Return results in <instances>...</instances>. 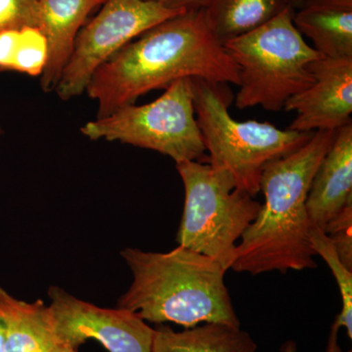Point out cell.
<instances>
[{
    "mask_svg": "<svg viewBox=\"0 0 352 352\" xmlns=\"http://www.w3.org/2000/svg\"><path fill=\"white\" fill-rule=\"evenodd\" d=\"M294 24L322 57L352 58V9L305 6L294 15Z\"/></svg>",
    "mask_w": 352,
    "mask_h": 352,
    "instance_id": "9a60e30c",
    "label": "cell"
},
{
    "mask_svg": "<svg viewBox=\"0 0 352 352\" xmlns=\"http://www.w3.org/2000/svg\"><path fill=\"white\" fill-rule=\"evenodd\" d=\"M310 242L315 254L321 256L337 282L342 296V310L336 317L335 321L342 327L346 328L349 339L352 338V270L340 261L332 241L327 234L318 227L311 226L309 233Z\"/></svg>",
    "mask_w": 352,
    "mask_h": 352,
    "instance_id": "e0dca14e",
    "label": "cell"
},
{
    "mask_svg": "<svg viewBox=\"0 0 352 352\" xmlns=\"http://www.w3.org/2000/svg\"><path fill=\"white\" fill-rule=\"evenodd\" d=\"M352 205V124L340 127L315 173L307 201L311 226L324 230Z\"/></svg>",
    "mask_w": 352,
    "mask_h": 352,
    "instance_id": "8fae6325",
    "label": "cell"
},
{
    "mask_svg": "<svg viewBox=\"0 0 352 352\" xmlns=\"http://www.w3.org/2000/svg\"><path fill=\"white\" fill-rule=\"evenodd\" d=\"M197 122L208 164L226 170L236 188L252 197L266 164L302 147L314 132L279 129L270 122H238L229 113V100L219 85L192 78Z\"/></svg>",
    "mask_w": 352,
    "mask_h": 352,
    "instance_id": "5b68a950",
    "label": "cell"
},
{
    "mask_svg": "<svg viewBox=\"0 0 352 352\" xmlns=\"http://www.w3.org/2000/svg\"><path fill=\"white\" fill-rule=\"evenodd\" d=\"M22 43V28L0 32V73L15 71Z\"/></svg>",
    "mask_w": 352,
    "mask_h": 352,
    "instance_id": "ffe728a7",
    "label": "cell"
},
{
    "mask_svg": "<svg viewBox=\"0 0 352 352\" xmlns=\"http://www.w3.org/2000/svg\"><path fill=\"white\" fill-rule=\"evenodd\" d=\"M323 231L332 241L340 261L352 270V205L331 221Z\"/></svg>",
    "mask_w": 352,
    "mask_h": 352,
    "instance_id": "d6986e66",
    "label": "cell"
},
{
    "mask_svg": "<svg viewBox=\"0 0 352 352\" xmlns=\"http://www.w3.org/2000/svg\"><path fill=\"white\" fill-rule=\"evenodd\" d=\"M80 131L90 140L119 141L161 153L176 164L208 162L196 119L192 78L175 80L151 103L131 104L90 120Z\"/></svg>",
    "mask_w": 352,
    "mask_h": 352,
    "instance_id": "52a82bcc",
    "label": "cell"
},
{
    "mask_svg": "<svg viewBox=\"0 0 352 352\" xmlns=\"http://www.w3.org/2000/svg\"><path fill=\"white\" fill-rule=\"evenodd\" d=\"M184 13L155 0H105L78 32L55 91L68 101L82 94L92 76L118 51L160 23Z\"/></svg>",
    "mask_w": 352,
    "mask_h": 352,
    "instance_id": "ba28073f",
    "label": "cell"
},
{
    "mask_svg": "<svg viewBox=\"0 0 352 352\" xmlns=\"http://www.w3.org/2000/svg\"><path fill=\"white\" fill-rule=\"evenodd\" d=\"M2 134H3V131H2L1 126H0V138H1Z\"/></svg>",
    "mask_w": 352,
    "mask_h": 352,
    "instance_id": "4316f807",
    "label": "cell"
},
{
    "mask_svg": "<svg viewBox=\"0 0 352 352\" xmlns=\"http://www.w3.org/2000/svg\"><path fill=\"white\" fill-rule=\"evenodd\" d=\"M58 342L75 349L95 340L109 352H152L155 329L124 308H102L59 287L48 291Z\"/></svg>",
    "mask_w": 352,
    "mask_h": 352,
    "instance_id": "9c48e42d",
    "label": "cell"
},
{
    "mask_svg": "<svg viewBox=\"0 0 352 352\" xmlns=\"http://www.w3.org/2000/svg\"><path fill=\"white\" fill-rule=\"evenodd\" d=\"M293 7L249 34L223 44L239 75L235 105L240 110L261 106L271 112L314 82L309 66L321 55L294 24Z\"/></svg>",
    "mask_w": 352,
    "mask_h": 352,
    "instance_id": "277c9868",
    "label": "cell"
},
{
    "mask_svg": "<svg viewBox=\"0 0 352 352\" xmlns=\"http://www.w3.org/2000/svg\"><path fill=\"white\" fill-rule=\"evenodd\" d=\"M0 352H6V321L0 307Z\"/></svg>",
    "mask_w": 352,
    "mask_h": 352,
    "instance_id": "603a6c76",
    "label": "cell"
},
{
    "mask_svg": "<svg viewBox=\"0 0 352 352\" xmlns=\"http://www.w3.org/2000/svg\"><path fill=\"white\" fill-rule=\"evenodd\" d=\"M120 256L133 280L117 307L157 325L193 328L222 323L241 327L224 282L226 270L214 259L182 245L168 252L126 248Z\"/></svg>",
    "mask_w": 352,
    "mask_h": 352,
    "instance_id": "3957f363",
    "label": "cell"
},
{
    "mask_svg": "<svg viewBox=\"0 0 352 352\" xmlns=\"http://www.w3.org/2000/svg\"><path fill=\"white\" fill-rule=\"evenodd\" d=\"M258 344L241 327L205 323L177 332L159 324L155 328L152 352H256Z\"/></svg>",
    "mask_w": 352,
    "mask_h": 352,
    "instance_id": "5bb4252c",
    "label": "cell"
},
{
    "mask_svg": "<svg viewBox=\"0 0 352 352\" xmlns=\"http://www.w3.org/2000/svg\"><path fill=\"white\" fill-rule=\"evenodd\" d=\"M50 352H78V349L67 346V344H61V342H57L56 346L53 347Z\"/></svg>",
    "mask_w": 352,
    "mask_h": 352,
    "instance_id": "cb8c5ba5",
    "label": "cell"
},
{
    "mask_svg": "<svg viewBox=\"0 0 352 352\" xmlns=\"http://www.w3.org/2000/svg\"><path fill=\"white\" fill-rule=\"evenodd\" d=\"M307 6L337 7V8L352 9V0H308Z\"/></svg>",
    "mask_w": 352,
    "mask_h": 352,
    "instance_id": "7402d4cb",
    "label": "cell"
},
{
    "mask_svg": "<svg viewBox=\"0 0 352 352\" xmlns=\"http://www.w3.org/2000/svg\"><path fill=\"white\" fill-rule=\"evenodd\" d=\"M185 190L178 245L214 259L231 270L237 242L256 219L261 204L236 188L232 176L210 164H176Z\"/></svg>",
    "mask_w": 352,
    "mask_h": 352,
    "instance_id": "8992f818",
    "label": "cell"
},
{
    "mask_svg": "<svg viewBox=\"0 0 352 352\" xmlns=\"http://www.w3.org/2000/svg\"><path fill=\"white\" fill-rule=\"evenodd\" d=\"M314 82L285 103L283 110L295 111L291 131H338L351 122L352 58L321 57L309 66Z\"/></svg>",
    "mask_w": 352,
    "mask_h": 352,
    "instance_id": "30bf717a",
    "label": "cell"
},
{
    "mask_svg": "<svg viewBox=\"0 0 352 352\" xmlns=\"http://www.w3.org/2000/svg\"><path fill=\"white\" fill-rule=\"evenodd\" d=\"M136 38L102 65L88 83L85 92L98 102L96 118L182 78L239 87L237 66L210 31L204 9L164 21Z\"/></svg>",
    "mask_w": 352,
    "mask_h": 352,
    "instance_id": "6da1fadb",
    "label": "cell"
},
{
    "mask_svg": "<svg viewBox=\"0 0 352 352\" xmlns=\"http://www.w3.org/2000/svg\"><path fill=\"white\" fill-rule=\"evenodd\" d=\"M6 321V352H50L58 342L50 305L27 302L0 288Z\"/></svg>",
    "mask_w": 352,
    "mask_h": 352,
    "instance_id": "4fadbf2b",
    "label": "cell"
},
{
    "mask_svg": "<svg viewBox=\"0 0 352 352\" xmlns=\"http://www.w3.org/2000/svg\"><path fill=\"white\" fill-rule=\"evenodd\" d=\"M39 0H0V32L20 29L25 25L38 27Z\"/></svg>",
    "mask_w": 352,
    "mask_h": 352,
    "instance_id": "ac0fdd59",
    "label": "cell"
},
{
    "mask_svg": "<svg viewBox=\"0 0 352 352\" xmlns=\"http://www.w3.org/2000/svg\"><path fill=\"white\" fill-rule=\"evenodd\" d=\"M105 0H39L38 27L47 39V63L41 76L44 92L55 90L88 14Z\"/></svg>",
    "mask_w": 352,
    "mask_h": 352,
    "instance_id": "7c38bea8",
    "label": "cell"
},
{
    "mask_svg": "<svg viewBox=\"0 0 352 352\" xmlns=\"http://www.w3.org/2000/svg\"><path fill=\"white\" fill-rule=\"evenodd\" d=\"M166 8L171 10L195 11L205 9L212 0H155Z\"/></svg>",
    "mask_w": 352,
    "mask_h": 352,
    "instance_id": "44dd1931",
    "label": "cell"
},
{
    "mask_svg": "<svg viewBox=\"0 0 352 352\" xmlns=\"http://www.w3.org/2000/svg\"><path fill=\"white\" fill-rule=\"evenodd\" d=\"M336 131H315L296 151L266 164L259 182L265 201L241 237L231 270L256 276L317 267L307 201L315 173Z\"/></svg>",
    "mask_w": 352,
    "mask_h": 352,
    "instance_id": "7a4b0ae2",
    "label": "cell"
},
{
    "mask_svg": "<svg viewBox=\"0 0 352 352\" xmlns=\"http://www.w3.org/2000/svg\"><path fill=\"white\" fill-rule=\"evenodd\" d=\"M284 1L286 2V3L288 4L289 6L295 8V7L298 6L305 7V6H307L308 0H284Z\"/></svg>",
    "mask_w": 352,
    "mask_h": 352,
    "instance_id": "484cf974",
    "label": "cell"
},
{
    "mask_svg": "<svg viewBox=\"0 0 352 352\" xmlns=\"http://www.w3.org/2000/svg\"><path fill=\"white\" fill-rule=\"evenodd\" d=\"M288 6L284 0H212L204 11L210 31L224 44L254 31Z\"/></svg>",
    "mask_w": 352,
    "mask_h": 352,
    "instance_id": "2e32d148",
    "label": "cell"
},
{
    "mask_svg": "<svg viewBox=\"0 0 352 352\" xmlns=\"http://www.w3.org/2000/svg\"><path fill=\"white\" fill-rule=\"evenodd\" d=\"M280 351H281V352H298V349H296V344L295 342H293V340H288V342H285Z\"/></svg>",
    "mask_w": 352,
    "mask_h": 352,
    "instance_id": "d4e9b609",
    "label": "cell"
}]
</instances>
